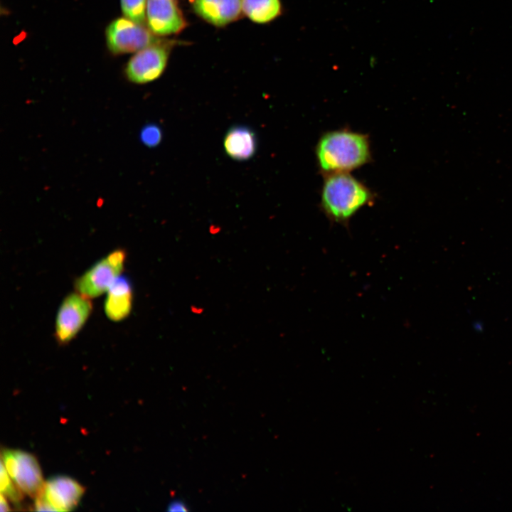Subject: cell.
<instances>
[{"label": "cell", "mask_w": 512, "mask_h": 512, "mask_svg": "<svg viewBox=\"0 0 512 512\" xmlns=\"http://www.w3.org/2000/svg\"><path fill=\"white\" fill-rule=\"evenodd\" d=\"M105 312L108 319L119 321L127 318L132 306L133 292L129 279L123 275L117 278L107 290Z\"/></svg>", "instance_id": "9c48e42d"}, {"label": "cell", "mask_w": 512, "mask_h": 512, "mask_svg": "<svg viewBox=\"0 0 512 512\" xmlns=\"http://www.w3.org/2000/svg\"><path fill=\"white\" fill-rule=\"evenodd\" d=\"M15 453L18 461L16 486L31 497L36 498L45 484L38 462L28 452L15 450Z\"/></svg>", "instance_id": "30bf717a"}, {"label": "cell", "mask_w": 512, "mask_h": 512, "mask_svg": "<svg viewBox=\"0 0 512 512\" xmlns=\"http://www.w3.org/2000/svg\"><path fill=\"white\" fill-rule=\"evenodd\" d=\"M108 48L114 54L139 51L161 42L144 25L128 18H118L110 23L106 30Z\"/></svg>", "instance_id": "277c9868"}, {"label": "cell", "mask_w": 512, "mask_h": 512, "mask_svg": "<svg viewBox=\"0 0 512 512\" xmlns=\"http://www.w3.org/2000/svg\"><path fill=\"white\" fill-rule=\"evenodd\" d=\"M172 46L171 41L162 40L137 51L126 66L128 80L145 84L159 78L166 68Z\"/></svg>", "instance_id": "5b68a950"}, {"label": "cell", "mask_w": 512, "mask_h": 512, "mask_svg": "<svg viewBox=\"0 0 512 512\" xmlns=\"http://www.w3.org/2000/svg\"><path fill=\"white\" fill-rule=\"evenodd\" d=\"M146 19L149 30L159 36L178 33L186 26L174 0H147Z\"/></svg>", "instance_id": "52a82bcc"}, {"label": "cell", "mask_w": 512, "mask_h": 512, "mask_svg": "<svg viewBox=\"0 0 512 512\" xmlns=\"http://www.w3.org/2000/svg\"><path fill=\"white\" fill-rule=\"evenodd\" d=\"M280 0H243L242 12L253 22L268 23L279 16Z\"/></svg>", "instance_id": "7c38bea8"}, {"label": "cell", "mask_w": 512, "mask_h": 512, "mask_svg": "<svg viewBox=\"0 0 512 512\" xmlns=\"http://www.w3.org/2000/svg\"><path fill=\"white\" fill-rule=\"evenodd\" d=\"M0 506H1V511H9L11 509L9 508V505L6 499V496H4V494H1L0 495Z\"/></svg>", "instance_id": "ffe728a7"}, {"label": "cell", "mask_w": 512, "mask_h": 512, "mask_svg": "<svg viewBox=\"0 0 512 512\" xmlns=\"http://www.w3.org/2000/svg\"><path fill=\"white\" fill-rule=\"evenodd\" d=\"M1 460L11 478L15 481L18 471V461L15 450H2Z\"/></svg>", "instance_id": "2e32d148"}, {"label": "cell", "mask_w": 512, "mask_h": 512, "mask_svg": "<svg viewBox=\"0 0 512 512\" xmlns=\"http://www.w3.org/2000/svg\"><path fill=\"white\" fill-rule=\"evenodd\" d=\"M35 510L37 511H55V510L47 502L42 494L40 493L35 498Z\"/></svg>", "instance_id": "ac0fdd59"}, {"label": "cell", "mask_w": 512, "mask_h": 512, "mask_svg": "<svg viewBox=\"0 0 512 512\" xmlns=\"http://www.w3.org/2000/svg\"><path fill=\"white\" fill-rule=\"evenodd\" d=\"M146 0H120L124 15L135 23L144 25L146 20Z\"/></svg>", "instance_id": "5bb4252c"}, {"label": "cell", "mask_w": 512, "mask_h": 512, "mask_svg": "<svg viewBox=\"0 0 512 512\" xmlns=\"http://www.w3.org/2000/svg\"><path fill=\"white\" fill-rule=\"evenodd\" d=\"M243 0H193L195 12L206 21L223 26L236 19L242 12Z\"/></svg>", "instance_id": "ba28073f"}, {"label": "cell", "mask_w": 512, "mask_h": 512, "mask_svg": "<svg viewBox=\"0 0 512 512\" xmlns=\"http://www.w3.org/2000/svg\"><path fill=\"white\" fill-rule=\"evenodd\" d=\"M141 139L142 142L146 146L150 147L155 146L161 141V131L159 128L155 125H148L142 130Z\"/></svg>", "instance_id": "e0dca14e"}, {"label": "cell", "mask_w": 512, "mask_h": 512, "mask_svg": "<svg viewBox=\"0 0 512 512\" xmlns=\"http://www.w3.org/2000/svg\"><path fill=\"white\" fill-rule=\"evenodd\" d=\"M314 154L323 176L350 173L373 160L369 136L348 127L324 132L315 146Z\"/></svg>", "instance_id": "6da1fadb"}, {"label": "cell", "mask_w": 512, "mask_h": 512, "mask_svg": "<svg viewBox=\"0 0 512 512\" xmlns=\"http://www.w3.org/2000/svg\"><path fill=\"white\" fill-rule=\"evenodd\" d=\"M323 177L319 208L331 222L347 226L358 210L375 202L376 194L350 173Z\"/></svg>", "instance_id": "7a4b0ae2"}, {"label": "cell", "mask_w": 512, "mask_h": 512, "mask_svg": "<svg viewBox=\"0 0 512 512\" xmlns=\"http://www.w3.org/2000/svg\"><path fill=\"white\" fill-rule=\"evenodd\" d=\"M168 510L170 511H186L188 508L186 504L183 501H174L169 505Z\"/></svg>", "instance_id": "d6986e66"}, {"label": "cell", "mask_w": 512, "mask_h": 512, "mask_svg": "<svg viewBox=\"0 0 512 512\" xmlns=\"http://www.w3.org/2000/svg\"><path fill=\"white\" fill-rule=\"evenodd\" d=\"M90 299L78 292L71 293L63 299L55 321V337L58 343H68L82 329L92 312Z\"/></svg>", "instance_id": "8992f818"}, {"label": "cell", "mask_w": 512, "mask_h": 512, "mask_svg": "<svg viewBox=\"0 0 512 512\" xmlns=\"http://www.w3.org/2000/svg\"><path fill=\"white\" fill-rule=\"evenodd\" d=\"M46 484L53 489L68 511L75 507L84 494V488L75 480L64 476L50 479Z\"/></svg>", "instance_id": "4fadbf2b"}, {"label": "cell", "mask_w": 512, "mask_h": 512, "mask_svg": "<svg viewBox=\"0 0 512 512\" xmlns=\"http://www.w3.org/2000/svg\"><path fill=\"white\" fill-rule=\"evenodd\" d=\"M11 479L3 462H1V494L9 498L13 503H19L23 498L22 494L12 483Z\"/></svg>", "instance_id": "9a60e30c"}, {"label": "cell", "mask_w": 512, "mask_h": 512, "mask_svg": "<svg viewBox=\"0 0 512 512\" xmlns=\"http://www.w3.org/2000/svg\"><path fill=\"white\" fill-rule=\"evenodd\" d=\"M126 252L115 250L94 264L75 282L77 292L90 299L107 292L121 275L124 267Z\"/></svg>", "instance_id": "3957f363"}, {"label": "cell", "mask_w": 512, "mask_h": 512, "mask_svg": "<svg viewBox=\"0 0 512 512\" xmlns=\"http://www.w3.org/2000/svg\"><path fill=\"white\" fill-rule=\"evenodd\" d=\"M223 146L226 154L233 159L247 160L256 151L257 143L255 133L246 127H235L226 133Z\"/></svg>", "instance_id": "8fae6325"}]
</instances>
